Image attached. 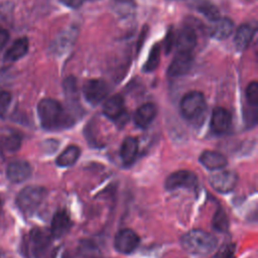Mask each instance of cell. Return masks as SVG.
<instances>
[{
  "mask_svg": "<svg viewBox=\"0 0 258 258\" xmlns=\"http://www.w3.org/2000/svg\"><path fill=\"white\" fill-rule=\"evenodd\" d=\"M37 114L41 126L46 130H56L70 123L62 105L53 99H42L37 105Z\"/></svg>",
  "mask_w": 258,
  "mask_h": 258,
  "instance_id": "cell-1",
  "label": "cell"
},
{
  "mask_svg": "<svg viewBox=\"0 0 258 258\" xmlns=\"http://www.w3.org/2000/svg\"><path fill=\"white\" fill-rule=\"evenodd\" d=\"M182 248L195 255H208L213 252L218 244L217 238L212 234L195 229L185 233L181 238Z\"/></svg>",
  "mask_w": 258,
  "mask_h": 258,
  "instance_id": "cell-2",
  "label": "cell"
},
{
  "mask_svg": "<svg viewBox=\"0 0 258 258\" xmlns=\"http://www.w3.org/2000/svg\"><path fill=\"white\" fill-rule=\"evenodd\" d=\"M46 196V189L39 185H28L22 188L16 197L18 209L25 215H32Z\"/></svg>",
  "mask_w": 258,
  "mask_h": 258,
  "instance_id": "cell-3",
  "label": "cell"
},
{
  "mask_svg": "<svg viewBox=\"0 0 258 258\" xmlns=\"http://www.w3.org/2000/svg\"><path fill=\"white\" fill-rule=\"evenodd\" d=\"M207 103L201 92H189L180 101V111L182 116L190 121L199 119L205 113Z\"/></svg>",
  "mask_w": 258,
  "mask_h": 258,
  "instance_id": "cell-4",
  "label": "cell"
},
{
  "mask_svg": "<svg viewBox=\"0 0 258 258\" xmlns=\"http://www.w3.org/2000/svg\"><path fill=\"white\" fill-rule=\"evenodd\" d=\"M31 253L34 258H51L52 242L50 233L34 228L29 234Z\"/></svg>",
  "mask_w": 258,
  "mask_h": 258,
  "instance_id": "cell-5",
  "label": "cell"
},
{
  "mask_svg": "<svg viewBox=\"0 0 258 258\" xmlns=\"http://www.w3.org/2000/svg\"><path fill=\"white\" fill-rule=\"evenodd\" d=\"M198 184V177L196 173L190 170L181 169L169 174L164 182V186L168 190L177 188H194Z\"/></svg>",
  "mask_w": 258,
  "mask_h": 258,
  "instance_id": "cell-6",
  "label": "cell"
},
{
  "mask_svg": "<svg viewBox=\"0 0 258 258\" xmlns=\"http://www.w3.org/2000/svg\"><path fill=\"white\" fill-rule=\"evenodd\" d=\"M211 186L221 194L232 191L238 183V174L233 170H220L209 178Z\"/></svg>",
  "mask_w": 258,
  "mask_h": 258,
  "instance_id": "cell-7",
  "label": "cell"
},
{
  "mask_svg": "<svg viewBox=\"0 0 258 258\" xmlns=\"http://www.w3.org/2000/svg\"><path fill=\"white\" fill-rule=\"evenodd\" d=\"M108 91L107 84L100 79L88 80L83 85L84 97L93 105H97L102 102L107 97Z\"/></svg>",
  "mask_w": 258,
  "mask_h": 258,
  "instance_id": "cell-8",
  "label": "cell"
},
{
  "mask_svg": "<svg viewBox=\"0 0 258 258\" xmlns=\"http://www.w3.org/2000/svg\"><path fill=\"white\" fill-rule=\"evenodd\" d=\"M138 235L131 229L120 230L114 239V247L117 252L122 254L132 253L139 245Z\"/></svg>",
  "mask_w": 258,
  "mask_h": 258,
  "instance_id": "cell-9",
  "label": "cell"
},
{
  "mask_svg": "<svg viewBox=\"0 0 258 258\" xmlns=\"http://www.w3.org/2000/svg\"><path fill=\"white\" fill-rule=\"evenodd\" d=\"M103 113L116 123L123 124L127 119L123 98L120 95H115L109 98L103 106Z\"/></svg>",
  "mask_w": 258,
  "mask_h": 258,
  "instance_id": "cell-10",
  "label": "cell"
},
{
  "mask_svg": "<svg viewBox=\"0 0 258 258\" xmlns=\"http://www.w3.org/2000/svg\"><path fill=\"white\" fill-rule=\"evenodd\" d=\"M30 164L25 160H13L6 168V176L13 183H20L27 180L31 175Z\"/></svg>",
  "mask_w": 258,
  "mask_h": 258,
  "instance_id": "cell-11",
  "label": "cell"
},
{
  "mask_svg": "<svg viewBox=\"0 0 258 258\" xmlns=\"http://www.w3.org/2000/svg\"><path fill=\"white\" fill-rule=\"evenodd\" d=\"M231 125H232L231 113L222 107L215 108L211 117V129L213 130V132L217 134L226 133L230 129Z\"/></svg>",
  "mask_w": 258,
  "mask_h": 258,
  "instance_id": "cell-12",
  "label": "cell"
},
{
  "mask_svg": "<svg viewBox=\"0 0 258 258\" xmlns=\"http://www.w3.org/2000/svg\"><path fill=\"white\" fill-rule=\"evenodd\" d=\"M174 44L176 45L177 52L191 53L197 44V34L194 28L189 26L181 28L176 34Z\"/></svg>",
  "mask_w": 258,
  "mask_h": 258,
  "instance_id": "cell-13",
  "label": "cell"
},
{
  "mask_svg": "<svg viewBox=\"0 0 258 258\" xmlns=\"http://www.w3.org/2000/svg\"><path fill=\"white\" fill-rule=\"evenodd\" d=\"M192 64L191 53L177 52L170 62L167 74L170 77H180L188 73Z\"/></svg>",
  "mask_w": 258,
  "mask_h": 258,
  "instance_id": "cell-14",
  "label": "cell"
},
{
  "mask_svg": "<svg viewBox=\"0 0 258 258\" xmlns=\"http://www.w3.org/2000/svg\"><path fill=\"white\" fill-rule=\"evenodd\" d=\"M72 226V221L64 210L57 211L51 220L50 226V235L53 238H60L68 233Z\"/></svg>",
  "mask_w": 258,
  "mask_h": 258,
  "instance_id": "cell-15",
  "label": "cell"
},
{
  "mask_svg": "<svg viewBox=\"0 0 258 258\" xmlns=\"http://www.w3.org/2000/svg\"><path fill=\"white\" fill-rule=\"evenodd\" d=\"M212 22L213 23L209 28V32L211 37L215 39H226L232 34L234 30V23L230 18H218Z\"/></svg>",
  "mask_w": 258,
  "mask_h": 258,
  "instance_id": "cell-16",
  "label": "cell"
},
{
  "mask_svg": "<svg viewBox=\"0 0 258 258\" xmlns=\"http://www.w3.org/2000/svg\"><path fill=\"white\" fill-rule=\"evenodd\" d=\"M200 162L209 170H219L227 165L228 160L224 154L218 151L206 150L201 154Z\"/></svg>",
  "mask_w": 258,
  "mask_h": 258,
  "instance_id": "cell-17",
  "label": "cell"
},
{
  "mask_svg": "<svg viewBox=\"0 0 258 258\" xmlns=\"http://www.w3.org/2000/svg\"><path fill=\"white\" fill-rule=\"evenodd\" d=\"M156 107L152 103H146L140 106L134 115V122L138 127H147L156 116Z\"/></svg>",
  "mask_w": 258,
  "mask_h": 258,
  "instance_id": "cell-18",
  "label": "cell"
},
{
  "mask_svg": "<svg viewBox=\"0 0 258 258\" xmlns=\"http://www.w3.org/2000/svg\"><path fill=\"white\" fill-rule=\"evenodd\" d=\"M138 152V141L134 137H126L120 148V156L124 164L130 165L136 159Z\"/></svg>",
  "mask_w": 258,
  "mask_h": 258,
  "instance_id": "cell-19",
  "label": "cell"
},
{
  "mask_svg": "<svg viewBox=\"0 0 258 258\" xmlns=\"http://www.w3.org/2000/svg\"><path fill=\"white\" fill-rule=\"evenodd\" d=\"M28 47V39L26 37H20L7 49L4 54V59L6 61H16L27 53Z\"/></svg>",
  "mask_w": 258,
  "mask_h": 258,
  "instance_id": "cell-20",
  "label": "cell"
},
{
  "mask_svg": "<svg viewBox=\"0 0 258 258\" xmlns=\"http://www.w3.org/2000/svg\"><path fill=\"white\" fill-rule=\"evenodd\" d=\"M255 33V29L251 26V24L245 23L242 24L236 31L234 37V43L238 50L242 51L247 48L249 43L251 42Z\"/></svg>",
  "mask_w": 258,
  "mask_h": 258,
  "instance_id": "cell-21",
  "label": "cell"
},
{
  "mask_svg": "<svg viewBox=\"0 0 258 258\" xmlns=\"http://www.w3.org/2000/svg\"><path fill=\"white\" fill-rule=\"evenodd\" d=\"M112 10L121 18H129L135 14V0H111Z\"/></svg>",
  "mask_w": 258,
  "mask_h": 258,
  "instance_id": "cell-22",
  "label": "cell"
},
{
  "mask_svg": "<svg viewBox=\"0 0 258 258\" xmlns=\"http://www.w3.org/2000/svg\"><path fill=\"white\" fill-rule=\"evenodd\" d=\"M190 4L210 21H215L220 18L218 8L210 0H190Z\"/></svg>",
  "mask_w": 258,
  "mask_h": 258,
  "instance_id": "cell-23",
  "label": "cell"
},
{
  "mask_svg": "<svg viewBox=\"0 0 258 258\" xmlns=\"http://www.w3.org/2000/svg\"><path fill=\"white\" fill-rule=\"evenodd\" d=\"M81 150L77 145L68 146L55 159V163L60 167H68L76 163Z\"/></svg>",
  "mask_w": 258,
  "mask_h": 258,
  "instance_id": "cell-24",
  "label": "cell"
},
{
  "mask_svg": "<svg viewBox=\"0 0 258 258\" xmlns=\"http://www.w3.org/2000/svg\"><path fill=\"white\" fill-rule=\"evenodd\" d=\"M160 45L159 44H154L152 46V48L150 49V52H149V55L147 57V60L143 67V71L146 72V73H149V72H153L154 70H156V68L158 67L159 64V61H160Z\"/></svg>",
  "mask_w": 258,
  "mask_h": 258,
  "instance_id": "cell-25",
  "label": "cell"
},
{
  "mask_svg": "<svg viewBox=\"0 0 258 258\" xmlns=\"http://www.w3.org/2000/svg\"><path fill=\"white\" fill-rule=\"evenodd\" d=\"M213 227L221 233H225L229 229V220L223 209L219 208L213 218Z\"/></svg>",
  "mask_w": 258,
  "mask_h": 258,
  "instance_id": "cell-26",
  "label": "cell"
},
{
  "mask_svg": "<svg viewBox=\"0 0 258 258\" xmlns=\"http://www.w3.org/2000/svg\"><path fill=\"white\" fill-rule=\"evenodd\" d=\"M3 146L7 151L15 152L21 146V137L17 133H12L4 138Z\"/></svg>",
  "mask_w": 258,
  "mask_h": 258,
  "instance_id": "cell-27",
  "label": "cell"
},
{
  "mask_svg": "<svg viewBox=\"0 0 258 258\" xmlns=\"http://www.w3.org/2000/svg\"><path fill=\"white\" fill-rule=\"evenodd\" d=\"M246 99L250 105L254 107L258 105V83L256 81L248 85L246 89Z\"/></svg>",
  "mask_w": 258,
  "mask_h": 258,
  "instance_id": "cell-28",
  "label": "cell"
},
{
  "mask_svg": "<svg viewBox=\"0 0 258 258\" xmlns=\"http://www.w3.org/2000/svg\"><path fill=\"white\" fill-rule=\"evenodd\" d=\"M12 96L9 92L0 90V118H5L10 106Z\"/></svg>",
  "mask_w": 258,
  "mask_h": 258,
  "instance_id": "cell-29",
  "label": "cell"
},
{
  "mask_svg": "<svg viewBox=\"0 0 258 258\" xmlns=\"http://www.w3.org/2000/svg\"><path fill=\"white\" fill-rule=\"evenodd\" d=\"M63 90L66 92V95L69 98L73 99V101L77 98V82L74 77H70L63 82Z\"/></svg>",
  "mask_w": 258,
  "mask_h": 258,
  "instance_id": "cell-30",
  "label": "cell"
},
{
  "mask_svg": "<svg viewBox=\"0 0 258 258\" xmlns=\"http://www.w3.org/2000/svg\"><path fill=\"white\" fill-rule=\"evenodd\" d=\"M220 258H235V245H226L220 252Z\"/></svg>",
  "mask_w": 258,
  "mask_h": 258,
  "instance_id": "cell-31",
  "label": "cell"
},
{
  "mask_svg": "<svg viewBox=\"0 0 258 258\" xmlns=\"http://www.w3.org/2000/svg\"><path fill=\"white\" fill-rule=\"evenodd\" d=\"M174 39L175 38H174V34H173L172 30L171 29L168 30V32L166 34V37H165V40H164V49H165L166 53H168L171 50L172 46L174 45Z\"/></svg>",
  "mask_w": 258,
  "mask_h": 258,
  "instance_id": "cell-32",
  "label": "cell"
},
{
  "mask_svg": "<svg viewBox=\"0 0 258 258\" xmlns=\"http://www.w3.org/2000/svg\"><path fill=\"white\" fill-rule=\"evenodd\" d=\"M9 40V32L5 29L0 27V50L6 45Z\"/></svg>",
  "mask_w": 258,
  "mask_h": 258,
  "instance_id": "cell-33",
  "label": "cell"
},
{
  "mask_svg": "<svg viewBox=\"0 0 258 258\" xmlns=\"http://www.w3.org/2000/svg\"><path fill=\"white\" fill-rule=\"evenodd\" d=\"M62 4L70 8H79L85 0H59Z\"/></svg>",
  "mask_w": 258,
  "mask_h": 258,
  "instance_id": "cell-34",
  "label": "cell"
},
{
  "mask_svg": "<svg viewBox=\"0 0 258 258\" xmlns=\"http://www.w3.org/2000/svg\"><path fill=\"white\" fill-rule=\"evenodd\" d=\"M0 258H12V257L10 256V254L7 251L0 249Z\"/></svg>",
  "mask_w": 258,
  "mask_h": 258,
  "instance_id": "cell-35",
  "label": "cell"
},
{
  "mask_svg": "<svg viewBox=\"0 0 258 258\" xmlns=\"http://www.w3.org/2000/svg\"><path fill=\"white\" fill-rule=\"evenodd\" d=\"M246 1H248V2H254V1H256V0H246Z\"/></svg>",
  "mask_w": 258,
  "mask_h": 258,
  "instance_id": "cell-36",
  "label": "cell"
},
{
  "mask_svg": "<svg viewBox=\"0 0 258 258\" xmlns=\"http://www.w3.org/2000/svg\"><path fill=\"white\" fill-rule=\"evenodd\" d=\"M92 1H96V0H92Z\"/></svg>",
  "mask_w": 258,
  "mask_h": 258,
  "instance_id": "cell-37",
  "label": "cell"
}]
</instances>
